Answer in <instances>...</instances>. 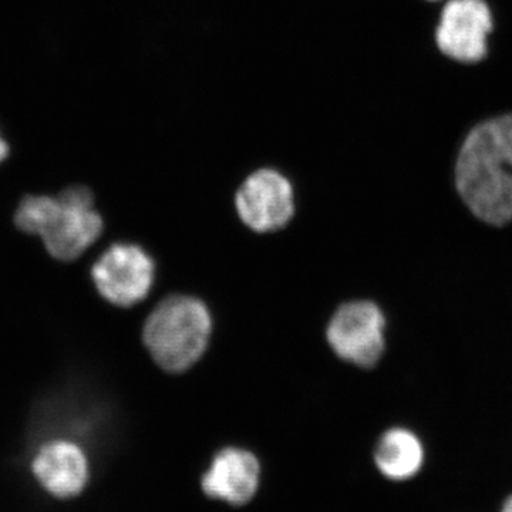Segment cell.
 I'll return each instance as SVG.
<instances>
[{
    "label": "cell",
    "instance_id": "cell-1",
    "mask_svg": "<svg viewBox=\"0 0 512 512\" xmlns=\"http://www.w3.org/2000/svg\"><path fill=\"white\" fill-rule=\"evenodd\" d=\"M456 184L478 220L495 227L512 220V114L470 131L458 153Z\"/></svg>",
    "mask_w": 512,
    "mask_h": 512
},
{
    "label": "cell",
    "instance_id": "cell-2",
    "mask_svg": "<svg viewBox=\"0 0 512 512\" xmlns=\"http://www.w3.org/2000/svg\"><path fill=\"white\" fill-rule=\"evenodd\" d=\"M15 222L22 231L39 235L60 261L79 258L103 231L93 192L84 185H72L57 197L28 195L20 202Z\"/></svg>",
    "mask_w": 512,
    "mask_h": 512
},
{
    "label": "cell",
    "instance_id": "cell-3",
    "mask_svg": "<svg viewBox=\"0 0 512 512\" xmlns=\"http://www.w3.org/2000/svg\"><path fill=\"white\" fill-rule=\"evenodd\" d=\"M211 330V313L200 299L175 295L148 316L144 343L158 366L181 373L204 355Z\"/></svg>",
    "mask_w": 512,
    "mask_h": 512
},
{
    "label": "cell",
    "instance_id": "cell-4",
    "mask_svg": "<svg viewBox=\"0 0 512 512\" xmlns=\"http://www.w3.org/2000/svg\"><path fill=\"white\" fill-rule=\"evenodd\" d=\"M386 319L379 306L357 301L340 306L328 328L333 352L353 365L372 367L383 356Z\"/></svg>",
    "mask_w": 512,
    "mask_h": 512
},
{
    "label": "cell",
    "instance_id": "cell-5",
    "mask_svg": "<svg viewBox=\"0 0 512 512\" xmlns=\"http://www.w3.org/2000/svg\"><path fill=\"white\" fill-rule=\"evenodd\" d=\"M235 207L241 220L254 231H276L293 217L295 190L281 171L258 168L239 185Z\"/></svg>",
    "mask_w": 512,
    "mask_h": 512
},
{
    "label": "cell",
    "instance_id": "cell-6",
    "mask_svg": "<svg viewBox=\"0 0 512 512\" xmlns=\"http://www.w3.org/2000/svg\"><path fill=\"white\" fill-rule=\"evenodd\" d=\"M92 274L103 298L128 308L146 298L153 286L156 266L143 248L116 244L100 256Z\"/></svg>",
    "mask_w": 512,
    "mask_h": 512
},
{
    "label": "cell",
    "instance_id": "cell-7",
    "mask_svg": "<svg viewBox=\"0 0 512 512\" xmlns=\"http://www.w3.org/2000/svg\"><path fill=\"white\" fill-rule=\"evenodd\" d=\"M493 25V13L484 0H450L441 10L436 45L456 62H480L487 56Z\"/></svg>",
    "mask_w": 512,
    "mask_h": 512
},
{
    "label": "cell",
    "instance_id": "cell-8",
    "mask_svg": "<svg viewBox=\"0 0 512 512\" xmlns=\"http://www.w3.org/2000/svg\"><path fill=\"white\" fill-rule=\"evenodd\" d=\"M33 476L43 490L60 500L83 493L90 480V466L83 448L70 440L47 441L37 450Z\"/></svg>",
    "mask_w": 512,
    "mask_h": 512
},
{
    "label": "cell",
    "instance_id": "cell-9",
    "mask_svg": "<svg viewBox=\"0 0 512 512\" xmlns=\"http://www.w3.org/2000/svg\"><path fill=\"white\" fill-rule=\"evenodd\" d=\"M261 478V466L254 454L242 448L228 447L212 460L202 477V490L214 500L244 505L254 498Z\"/></svg>",
    "mask_w": 512,
    "mask_h": 512
},
{
    "label": "cell",
    "instance_id": "cell-10",
    "mask_svg": "<svg viewBox=\"0 0 512 512\" xmlns=\"http://www.w3.org/2000/svg\"><path fill=\"white\" fill-rule=\"evenodd\" d=\"M427 450L414 431L394 427L380 437L375 451L377 470L392 483H406L419 476Z\"/></svg>",
    "mask_w": 512,
    "mask_h": 512
},
{
    "label": "cell",
    "instance_id": "cell-11",
    "mask_svg": "<svg viewBox=\"0 0 512 512\" xmlns=\"http://www.w3.org/2000/svg\"><path fill=\"white\" fill-rule=\"evenodd\" d=\"M10 147L9 144L3 140L2 136H0V163L6 160L9 157Z\"/></svg>",
    "mask_w": 512,
    "mask_h": 512
},
{
    "label": "cell",
    "instance_id": "cell-12",
    "mask_svg": "<svg viewBox=\"0 0 512 512\" xmlns=\"http://www.w3.org/2000/svg\"><path fill=\"white\" fill-rule=\"evenodd\" d=\"M500 512H512V494L505 498L503 507H501Z\"/></svg>",
    "mask_w": 512,
    "mask_h": 512
},
{
    "label": "cell",
    "instance_id": "cell-13",
    "mask_svg": "<svg viewBox=\"0 0 512 512\" xmlns=\"http://www.w3.org/2000/svg\"><path fill=\"white\" fill-rule=\"evenodd\" d=\"M429 2H436V0H429Z\"/></svg>",
    "mask_w": 512,
    "mask_h": 512
}]
</instances>
